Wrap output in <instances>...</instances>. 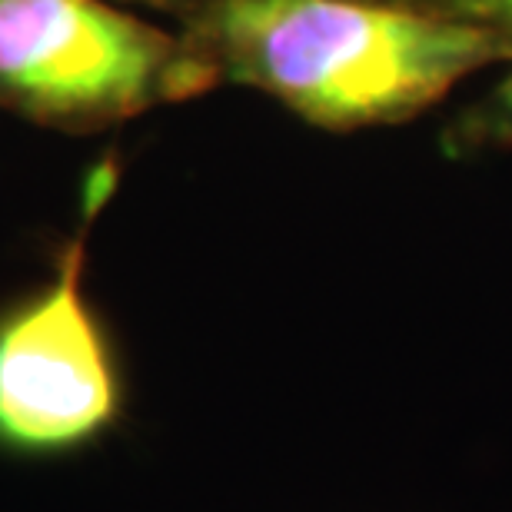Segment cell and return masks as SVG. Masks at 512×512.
<instances>
[{
    "label": "cell",
    "mask_w": 512,
    "mask_h": 512,
    "mask_svg": "<svg viewBox=\"0 0 512 512\" xmlns=\"http://www.w3.org/2000/svg\"><path fill=\"white\" fill-rule=\"evenodd\" d=\"M177 27L114 0H0V110L57 133H100L210 94Z\"/></svg>",
    "instance_id": "cell-2"
},
{
    "label": "cell",
    "mask_w": 512,
    "mask_h": 512,
    "mask_svg": "<svg viewBox=\"0 0 512 512\" xmlns=\"http://www.w3.org/2000/svg\"><path fill=\"white\" fill-rule=\"evenodd\" d=\"M117 190L104 163L84 190V220L47 283L0 310V453L67 459L124 423L127 380L107 323L90 303L87 240Z\"/></svg>",
    "instance_id": "cell-3"
},
{
    "label": "cell",
    "mask_w": 512,
    "mask_h": 512,
    "mask_svg": "<svg viewBox=\"0 0 512 512\" xmlns=\"http://www.w3.org/2000/svg\"><path fill=\"white\" fill-rule=\"evenodd\" d=\"M399 4L419 7L426 14L489 34L512 57V0H399Z\"/></svg>",
    "instance_id": "cell-4"
},
{
    "label": "cell",
    "mask_w": 512,
    "mask_h": 512,
    "mask_svg": "<svg viewBox=\"0 0 512 512\" xmlns=\"http://www.w3.org/2000/svg\"><path fill=\"white\" fill-rule=\"evenodd\" d=\"M499 80L493 87V94L486 97V120L479 124V130L499 133L503 140H512V57L506 64H499Z\"/></svg>",
    "instance_id": "cell-5"
},
{
    "label": "cell",
    "mask_w": 512,
    "mask_h": 512,
    "mask_svg": "<svg viewBox=\"0 0 512 512\" xmlns=\"http://www.w3.org/2000/svg\"><path fill=\"white\" fill-rule=\"evenodd\" d=\"M173 27L213 87L263 94L326 133L409 124L509 60L489 34L399 0H213Z\"/></svg>",
    "instance_id": "cell-1"
},
{
    "label": "cell",
    "mask_w": 512,
    "mask_h": 512,
    "mask_svg": "<svg viewBox=\"0 0 512 512\" xmlns=\"http://www.w3.org/2000/svg\"><path fill=\"white\" fill-rule=\"evenodd\" d=\"M114 4H124V7H143V10H153V14H163L170 17L173 24H183L187 17H193L197 10H203L213 0H114Z\"/></svg>",
    "instance_id": "cell-6"
}]
</instances>
